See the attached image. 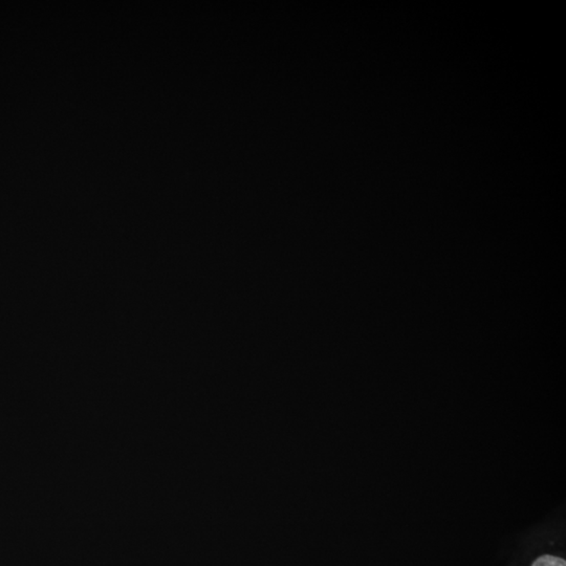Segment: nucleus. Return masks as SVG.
<instances>
[{"instance_id":"obj_1","label":"nucleus","mask_w":566,"mask_h":566,"mask_svg":"<svg viewBox=\"0 0 566 566\" xmlns=\"http://www.w3.org/2000/svg\"><path fill=\"white\" fill-rule=\"evenodd\" d=\"M532 566H566V562L556 556L543 555L534 561Z\"/></svg>"}]
</instances>
